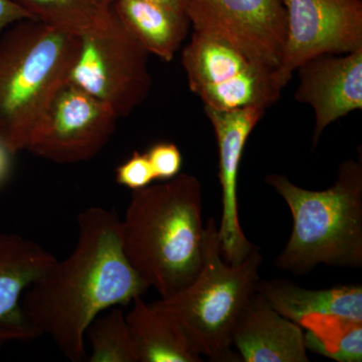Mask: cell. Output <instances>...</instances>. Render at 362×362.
Wrapping results in <instances>:
<instances>
[{"instance_id":"obj_21","label":"cell","mask_w":362,"mask_h":362,"mask_svg":"<svg viewBox=\"0 0 362 362\" xmlns=\"http://www.w3.org/2000/svg\"><path fill=\"white\" fill-rule=\"evenodd\" d=\"M92 354L90 362H137L126 315L121 306L100 314L86 331Z\"/></svg>"},{"instance_id":"obj_15","label":"cell","mask_w":362,"mask_h":362,"mask_svg":"<svg viewBox=\"0 0 362 362\" xmlns=\"http://www.w3.org/2000/svg\"><path fill=\"white\" fill-rule=\"evenodd\" d=\"M126 315L137 362H201L185 331L165 312L147 304L141 296Z\"/></svg>"},{"instance_id":"obj_26","label":"cell","mask_w":362,"mask_h":362,"mask_svg":"<svg viewBox=\"0 0 362 362\" xmlns=\"http://www.w3.org/2000/svg\"><path fill=\"white\" fill-rule=\"evenodd\" d=\"M142 1L151 2V4L168 7V8L185 13V0H142Z\"/></svg>"},{"instance_id":"obj_9","label":"cell","mask_w":362,"mask_h":362,"mask_svg":"<svg viewBox=\"0 0 362 362\" xmlns=\"http://www.w3.org/2000/svg\"><path fill=\"white\" fill-rule=\"evenodd\" d=\"M287 37L277 71L285 88L302 64L320 54L362 49L361 0H282Z\"/></svg>"},{"instance_id":"obj_17","label":"cell","mask_w":362,"mask_h":362,"mask_svg":"<svg viewBox=\"0 0 362 362\" xmlns=\"http://www.w3.org/2000/svg\"><path fill=\"white\" fill-rule=\"evenodd\" d=\"M181 64L188 87L194 94L202 88L237 77L256 65L225 40L197 32L192 33L189 44L183 49Z\"/></svg>"},{"instance_id":"obj_1","label":"cell","mask_w":362,"mask_h":362,"mask_svg":"<svg viewBox=\"0 0 362 362\" xmlns=\"http://www.w3.org/2000/svg\"><path fill=\"white\" fill-rule=\"evenodd\" d=\"M78 228L70 256L57 261L21 300L37 337H51L73 362L87 358L86 331L97 316L131 303L149 289L124 254L118 214L88 207L78 214Z\"/></svg>"},{"instance_id":"obj_12","label":"cell","mask_w":362,"mask_h":362,"mask_svg":"<svg viewBox=\"0 0 362 362\" xmlns=\"http://www.w3.org/2000/svg\"><path fill=\"white\" fill-rule=\"evenodd\" d=\"M56 262L51 252L32 240L0 233V344L37 337L21 300L26 289Z\"/></svg>"},{"instance_id":"obj_4","label":"cell","mask_w":362,"mask_h":362,"mask_svg":"<svg viewBox=\"0 0 362 362\" xmlns=\"http://www.w3.org/2000/svg\"><path fill=\"white\" fill-rule=\"evenodd\" d=\"M0 35V144L11 154L26 150L35 124L68 80L81 37L35 20Z\"/></svg>"},{"instance_id":"obj_13","label":"cell","mask_w":362,"mask_h":362,"mask_svg":"<svg viewBox=\"0 0 362 362\" xmlns=\"http://www.w3.org/2000/svg\"><path fill=\"white\" fill-rule=\"evenodd\" d=\"M244 362H308L304 332L258 292L249 300L233 332Z\"/></svg>"},{"instance_id":"obj_22","label":"cell","mask_w":362,"mask_h":362,"mask_svg":"<svg viewBox=\"0 0 362 362\" xmlns=\"http://www.w3.org/2000/svg\"><path fill=\"white\" fill-rule=\"evenodd\" d=\"M115 180L117 183L133 192L148 187L156 178L147 154L135 151L116 168Z\"/></svg>"},{"instance_id":"obj_25","label":"cell","mask_w":362,"mask_h":362,"mask_svg":"<svg viewBox=\"0 0 362 362\" xmlns=\"http://www.w3.org/2000/svg\"><path fill=\"white\" fill-rule=\"evenodd\" d=\"M11 154L0 144V183L6 180L9 171V156Z\"/></svg>"},{"instance_id":"obj_18","label":"cell","mask_w":362,"mask_h":362,"mask_svg":"<svg viewBox=\"0 0 362 362\" xmlns=\"http://www.w3.org/2000/svg\"><path fill=\"white\" fill-rule=\"evenodd\" d=\"M283 87L276 71L252 65L237 77L221 84L209 86L195 93L204 107L216 110L235 109H266L280 99Z\"/></svg>"},{"instance_id":"obj_19","label":"cell","mask_w":362,"mask_h":362,"mask_svg":"<svg viewBox=\"0 0 362 362\" xmlns=\"http://www.w3.org/2000/svg\"><path fill=\"white\" fill-rule=\"evenodd\" d=\"M33 20L77 35L103 28L113 20V0H13Z\"/></svg>"},{"instance_id":"obj_20","label":"cell","mask_w":362,"mask_h":362,"mask_svg":"<svg viewBox=\"0 0 362 362\" xmlns=\"http://www.w3.org/2000/svg\"><path fill=\"white\" fill-rule=\"evenodd\" d=\"M299 325L307 328L306 349L339 362L362 361V321L317 315L304 318Z\"/></svg>"},{"instance_id":"obj_6","label":"cell","mask_w":362,"mask_h":362,"mask_svg":"<svg viewBox=\"0 0 362 362\" xmlns=\"http://www.w3.org/2000/svg\"><path fill=\"white\" fill-rule=\"evenodd\" d=\"M148 54L114 16L108 25L81 37L68 81L108 105L118 118L126 117L151 89Z\"/></svg>"},{"instance_id":"obj_14","label":"cell","mask_w":362,"mask_h":362,"mask_svg":"<svg viewBox=\"0 0 362 362\" xmlns=\"http://www.w3.org/2000/svg\"><path fill=\"white\" fill-rule=\"evenodd\" d=\"M257 292L281 315L299 325L304 318L331 315L362 321V287L344 285L309 290L284 281L259 280Z\"/></svg>"},{"instance_id":"obj_3","label":"cell","mask_w":362,"mask_h":362,"mask_svg":"<svg viewBox=\"0 0 362 362\" xmlns=\"http://www.w3.org/2000/svg\"><path fill=\"white\" fill-rule=\"evenodd\" d=\"M265 182L284 199L293 218L290 239L275 265L295 275L318 265L362 266V162L340 164L337 180L321 192L298 187L285 175Z\"/></svg>"},{"instance_id":"obj_16","label":"cell","mask_w":362,"mask_h":362,"mask_svg":"<svg viewBox=\"0 0 362 362\" xmlns=\"http://www.w3.org/2000/svg\"><path fill=\"white\" fill-rule=\"evenodd\" d=\"M112 11L146 52L162 61H173L187 39L190 23L185 13L142 0H113Z\"/></svg>"},{"instance_id":"obj_11","label":"cell","mask_w":362,"mask_h":362,"mask_svg":"<svg viewBox=\"0 0 362 362\" xmlns=\"http://www.w3.org/2000/svg\"><path fill=\"white\" fill-rule=\"evenodd\" d=\"M295 100L315 114L313 146L338 119L362 109V49L344 54H320L297 69Z\"/></svg>"},{"instance_id":"obj_7","label":"cell","mask_w":362,"mask_h":362,"mask_svg":"<svg viewBox=\"0 0 362 362\" xmlns=\"http://www.w3.org/2000/svg\"><path fill=\"white\" fill-rule=\"evenodd\" d=\"M117 119L108 105L66 80L35 124L26 150L54 163L90 160L110 139Z\"/></svg>"},{"instance_id":"obj_5","label":"cell","mask_w":362,"mask_h":362,"mask_svg":"<svg viewBox=\"0 0 362 362\" xmlns=\"http://www.w3.org/2000/svg\"><path fill=\"white\" fill-rule=\"evenodd\" d=\"M263 257L257 247L240 263H226L218 223L209 218L197 277L177 294L151 305L180 324L202 356L211 361H240L233 350V332L245 306L257 293Z\"/></svg>"},{"instance_id":"obj_24","label":"cell","mask_w":362,"mask_h":362,"mask_svg":"<svg viewBox=\"0 0 362 362\" xmlns=\"http://www.w3.org/2000/svg\"><path fill=\"white\" fill-rule=\"evenodd\" d=\"M23 20H33L30 14L23 11L13 0H0V35L8 26Z\"/></svg>"},{"instance_id":"obj_8","label":"cell","mask_w":362,"mask_h":362,"mask_svg":"<svg viewBox=\"0 0 362 362\" xmlns=\"http://www.w3.org/2000/svg\"><path fill=\"white\" fill-rule=\"evenodd\" d=\"M185 11L194 32L225 40L277 74L287 37L282 0H185Z\"/></svg>"},{"instance_id":"obj_2","label":"cell","mask_w":362,"mask_h":362,"mask_svg":"<svg viewBox=\"0 0 362 362\" xmlns=\"http://www.w3.org/2000/svg\"><path fill=\"white\" fill-rule=\"evenodd\" d=\"M121 240L130 265L161 298L187 287L201 271L206 242L199 178L180 173L133 190Z\"/></svg>"},{"instance_id":"obj_10","label":"cell","mask_w":362,"mask_h":362,"mask_svg":"<svg viewBox=\"0 0 362 362\" xmlns=\"http://www.w3.org/2000/svg\"><path fill=\"white\" fill-rule=\"evenodd\" d=\"M265 109L249 107L216 110L204 107L216 134L220 157L221 221L218 226L221 254L226 263H240L255 249L243 232L239 218L238 177L247 138L265 114Z\"/></svg>"},{"instance_id":"obj_23","label":"cell","mask_w":362,"mask_h":362,"mask_svg":"<svg viewBox=\"0 0 362 362\" xmlns=\"http://www.w3.org/2000/svg\"><path fill=\"white\" fill-rule=\"evenodd\" d=\"M146 154L156 180H168L180 175L182 156L175 143H156L150 147Z\"/></svg>"}]
</instances>
